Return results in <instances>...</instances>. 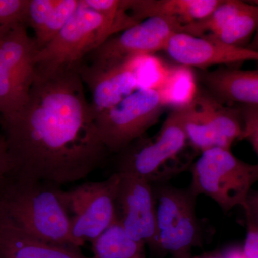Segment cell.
Returning a JSON list of instances; mask_svg holds the SVG:
<instances>
[{"instance_id": "obj_5", "label": "cell", "mask_w": 258, "mask_h": 258, "mask_svg": "<svg viewBox=\"0 0 258 258\" xmlns=\"http://www.w3.org/2000/svg\"><path fill=\"white\" fill-rule=\"evenodd\" d=\"M189 169L191 191L198 197L211 198L225 212L237 207L244 209L252 186L258 182L257 164L244 162L230 149L205 151Z\"/></svg>"}, {"instance_id": "obj_18", "label": "cell", "mask_w": 258, "mask_h": 258, "mask_svg": "<svg viewBox=\"0 0 258 258\" xmlns=\"http://www.w3.org/2000/svg\"><path fill=\"white\" fill-rule=\"evenodd\" d=\"M222 0H127L128 11L139 23L148 18L165 16L186 25L211 14Z\"/></svg>"}, {"instance_id": "obj_11", "label": "cell", "mask_w": 258, "mask_h": 258, "mask_svg": "<svg viewBox=\"0 0 258 258\" xmlns=\"http://www.w3.org/2000/svg\"><path fill=\"white\" fill-rule=\"evenodd\" d=\"M181 27L175 18L151 17L110 37L87 57L91 62H112L146 57L164 51L171 37L181 32Z\"/></svg>"}, {"instance_id": "obj_10", "label": "cell", "mask_w": 258, "mask_h": 258, "mask_svg": "<svg viewBox=\"0 0 258 258\" xmlns=\"http://www.w3.org/2000/svg\"><path fill=\"white\" fill-rule=\"evenodd\" d=\"M184 126L190 146L200 154L214 148L231 150L242 134L239 106H224L208 91L195 93L184 105Z\"/></svg>"}, {"instance_id": "obj_16", "label": "cell", "mask_w": 258, "mask_h": 258, "mask_svg": "<svg viewBox=\"0 0 258 258\" xmlns=\"http://www.w3.org/2000/svg\"><path fill=\"white\" fill-rule=\"evenodd\" d=\"M0 258H95L81 247L49 243L25 233L0 216Z\"/></svg>"}, {"instance_id": "obj_3", "label": "cell", "mask_w": 258, "mask_h": 258, "mask_svg": "<svg viewBox=\"0 0 258 258\" xmlns=\"http://www.w3.org/2000/svg\"><path fill=\"white\" fill-rule=\"evenodd\" d=\"M184 105L175 107L155 137L134 141L118 153L115 172L131 174L151 184H161L190 168L194 156L184 126Z\"/></svg>"}, {"instance_id": "obj_22", "label": "cell", "mask_w": 258, "mask_h": 258, "mask_svg": "<svg viewBox=\"0 0 258 258\" xmlns=\"http://www.w3.org/2000/svg\"><path fill=\"white\" fill-rule=\"evenodd\" d=\"M242 122L240 141L247 140L253 148L257 157L258 167V106L239 105Z\"/></svg>"}, {"instance_id": "obj_24", "label": "cell", "mask_w": 258, "mask_h": 258, "mask_svg": "<svg viewBox=\"0 0 258 258\" xmlns=\"http://www.w3.org/2000/svg\"><path fill=\"white\" fill-rule=\"evenodd\" d=\"M247 227L242 251L246 258H258V229L249 224Z\"/></svg>"}, {"instance_id": "obj_6", "label": "cell", "mask_w": 258, "mask_h": 258, "mask_svg": "<svg viewBox=\"0 0 258 258\" xmlns=\"http://www.w3.org/2000/svg\"><path fill=\"white\" fill-rule=\"evenodd\" d=\"M156 200V236L151 249L172 258L191 254L203 244L201 225L196 214L198 196L187 188L165 183L153 184Z\"/></svg>"}, {"instance_id": "obj_1", "label": "cell", "mask_w": 258, "mask_h": 258, "mask_svg": "<svg viewBox=\"0 0 258 258\" xmlns=\"http://www.w3.org/2000/svg\"><path fill=\"white\" fill-rule=\"evenodd\" d=\"M1 125L16 179L71 184L101 167L108 153L79 71L37 72L28 103Z\"/></svg>"}, {"instance_id": "obj_8", "label": "cell", "mask_w": 258, "mask_h": 258, "mask_svg": "<svg viewBox=\"0 0 258 258\" xmlns=\"http://www.w3.org/2000/svg\"><path fill=\"white\" fill-rule=\"evenodd\" d=\"M38 48L25 23L0 32V113L2 121L20 111L30 98L37 75Z\"/></svg>"}, {"instance_id": "obj_7", "label": "cell", "mask_w": 258, "mask_h": 258, "mask_svg": "<svg viewBox=\"0 0 258 258\" xmlns=\"http://www.w3.org/2000/svg\"><path fill=\"white\" fill-rule=\"evenodd\" d=\"M170 104L164 85L136 90L118 104L95 115L97 128L108 152L116 153L143 137Z\"/></svg>"}, {"instance_id": "obj_4", "label": "cell", "mask_w": 258, "mask_h": 258, "mask_svg": "<svg viewBox=\"0 0 258 258\" xmlns=\"http://www.w3.org/2000/svg\"><path fill=\"white\" fill-rule=\"evenodd\" d=\"M125 30L123 24L91 10L81 0L79 8L60 32L37 52V72L79 71L91 52L115 34Z\"/></svg>"}, {"instance_id": "obj_15", "label": "cell", "mask_w": 258, "mask_h": 258, "mask_svg": "<svg viewBox=\"0 0 258 258\" xmlns=\"http://www.w3.org/2000/svg\"><path fill=\"white\" fill-rule=\"evenodd\" d=\"M198 79L220 103L258 106V69L200 71Z\"/></svg>"}, {"instance_id": "obj_14", "label": "cell", "mask_w": 258, "mask_h": 258, "mask_svg": "<svg viewBox=\"0 0 258 258\" xmlns=\"http://www.w3.org/2000/svg\"><path fill=\"white\" fill-rule=\"evenodd\" d=\"M176 62L205 71L215 64L258 61V52L247 47L227 45L206 37L178 32L171 37L164 50Z\"/></svg>"}, {"instance_id": "obj_19", "label": "cell", "mask_w": 258, "mask_h": 258, "mask_svg": "<svg viewBox=\"0 0 258 258\" xmlns=\"http://www.w3.org/2000/svg\"><path fill=\"white\" fill-rule=\"evenodd\" d=\"M91 244L95 258H146L145 245L130 238L117 220Z\"/></svg>"}, {"instance_id": "obj_25", "label": "cell", "mask_w": 258, "mask_h": 258, "mask_svg": "<svg viewBox=\"0 0 258 258\" xmlns=\"http://www.w3.org/2000/svg\"><path fill=\"white\" fill-rule=\"evenodd\" d=\"M247 224L258 229V191H251L244 208Z\"/></svg>"}, {"instance_id": "obj_17", "label": "cell", "mask_w": 258, "mask_h": 258, "mask_svg": "<svg viewBox=\"0 0 258 258\" xmlns=\"http://www.w3.org/2000/svg\"><path fill=\"white\" fill-rule=\"evenodd\" d=\"M80 3L81 0H29L25 23L35 32L38 51L60 32Z\"/></svg>"}, {"instance_id": "obj_21", "label": "cell", "mask_w": 258, "mask_h": 258, "mask_svg": "<svg viewBox=\"0 0 258 258\" xmlns=\"http://www.w3.org/2000/svg\"><path fill=\"white\" fill-rule=\"evenodd\" d=\"M28 2L29 0H0V32L15 24L25 23Z\"/></svg>"}, {"instance_id": "obj_2", "label": "cell", "mask_w": 258, "mask_h": 258, "mask_svg": "<svg viewBox=\"0 0 258 258\" xmlns=\"http://www.w3.org/2000/svg\"><path fill=\"white\" fill-rule=\"evenodd\" d=\"M62 194L52 183L10 176L0 184V216L38 240L74 246Z\"/></svg>"}, {"instance_id": "obj_26", "label": "cell", "mask_w": 258, "mask_h": 258, "mask_svg": "<svg viewBox=\"0 0 258 258\" xmlns=\"http://www.w3.org/2000/svg\"><path fill=\"white\" fill-rule=\"evenodd\" d=\"M225 258H246L243 253L242 249L238 247H233L229 249L223 254Z\"/></svg>"}, {"instance_id": "obj_23", "label": "cell", "mask_w": 258, "mask_h": 258, "mask_svg": "<svg viewBox=\"0 0 258 258\" xmlns=\"http://www.w3.org/2000/svg\"><path fill=\"white\" fill-rule=\"evenodd\" d=\"M13 168L12 165L8 144L4 134H0V184L7 178L13 174Z\"/></svg>"}, {"instance_id": "obj_28", "label": "cell", "mask_w": 258, "mask_h": 258, "mask_svg": "<svg viewBox=\"0 0 258 258\" xmlns=\"http://www.w3.org/2000/svg\"><path fill=\"white\" fill-rule=\"evenodd\" d=\"M181 258H225L223 254H205V255L193 256L192 254L186 256V257Z\"/></svg>"}, {"instance_id": "obj_12", "label": "cell", "mask_w": 258, "mask_h": 258, "mask_svg": "<svg viewBox=\"0 0 258 258\" xmlns=\"http://www.w3.org/2000/svg\"><path fill=\"white\" fill-rule=\"evenodd\" d=\"M144 57L118 62H91L80 66V76L92 96L91 105L95 115L118 104L137 90Z\"/></svg>"}, {"instance_id": "obj_20", "label": "cell", "mask_w": 258, "mask_h": 258, "mask_svg": "<svg viewBox=\"0 0 258 258\" xmlns=\"http://www.w3.org/2000/svg\"><path fill=\"white\" fill-rule=\"evenodd\" d=\"M258 20V5L244 3L237 14L230 19L225 28L213 36H206L238 47L244 46L255 32Z\"/></svg>"}, {"instance_id": "obj_29", "label": "cell", "mask_w": 258, "mask_h": 258, "mask_svg": "<svg viewBox=\"0 0 258 258\" xmlns=\"http://www.w3.org/2000/svg\"><path fill=\"white\" fill-rule=\"evenodd\" d=\"M2 124V115L1 113H0V125Z\"/></svg>"}, {"instance_id": "obj_9", "label": "cell", "mask_w": 258, "mask_h": 258, "mask_svg": "<svg viewBox=\"0 0 258 258\" xmlns=\"http://www.w3.org/2000/svg\"><path fill=\"white\" fill-rule=\"evenodd\" d=\"M120 175L114 172L101 181L86 182L62 191V200L70 215L73 244L81 247L92 243L117 220L116 198Z\"/></svg>"}, {"instance_id": "obj_13", "label": "cell", "mask_w": 258, "mask_h": 258, "mask_svg": "<svg viewBox=\"0 0 258 258\" xmlns=\"http://www.w3.org/2000/svg\"><path fill=\"white\" fill-rule=\"evenodd\" d=\"M118 174L117 221L130 238L151 248L155 239L157 224L154 186L138 176Z\"/></svg>"}, {"instance_id": "obj_27", "label": "cell", "mask_w": 258, "mask_h": 258, "mask_svg": "<svg viewBox=\"0 0 258 258\" xmlns=\"http://www.w3.org/2000/svg\"><path fill=\"white\" fill-rule=\"evenodd\" d=\"M247 48L249 50L254 51V52H258V20L257 23V27H256L255 32L253 35L252 41L247 46Z\"/></svg>"}]
</instances>
